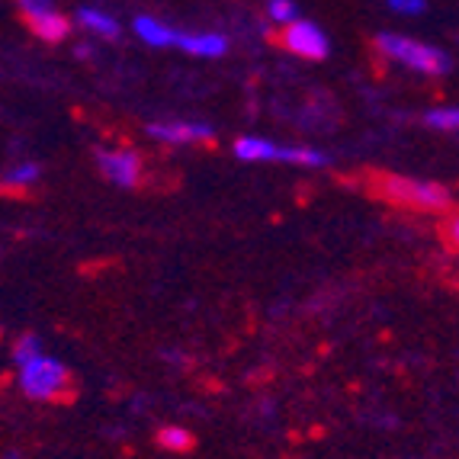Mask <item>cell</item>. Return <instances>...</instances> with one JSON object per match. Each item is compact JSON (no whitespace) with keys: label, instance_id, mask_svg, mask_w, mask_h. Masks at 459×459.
I'll use <instances>...</instances> for the list:
<instances>
[{"label":"cell","instance_id":"obj_1","mask_svg":"<svg viewBox=\"0 0 459 459\" xmlns=\"http://www.w3.org/2000/svg\"><path fill=\"white\" fill-rule=\"evenodd\" d=\"M376 48H379V55L418 71V74L440 77L453 68L446 52L428 46V42H418V39H411V36H398V32H379V36H376Z\"/></svg>","mask_w":459,"mask_h":459},{"label":"cell","instance_id":"obj_2","mask_svg":"<svg viewBox=\"0 0 459 459\" xmlns=\"http://www.w3.org/2000/svg\"><path fill=\"white\" fill-rule=\"evenodd\" d=\"M373 190L395 206L421 209V212H437V209L453 206V196L440 184H424V180H411V177L383 174L373 180Z\"/></svg>","mask_w":459,"mask_h":459},{"label":"cell","instance_id":"obj_3","mask_svg":"<svg viewBox=\"0 0 459 459\" xmlns=\"http://www.w3.org/2000/svg\"><path fill=\"white\" fill-rule=\"evenodd\" d=\"M65 385H68V369H65L58 360H52V357H46V353H39L36 360L20 367V389H23L30 398L46 402V398L58 395Z\"/></svg>","mask_w":459,"mask_h":459},{"label":"cell","instance_id":"obj_4","mask_svg":"<svg viewBox=\"0 0 459 459\" xmlns=\"http://www.w3.org/2000/svg\"><path fill=\"white\" fill-rule=\"evenodd\" d=\"M276 42H280L283 48H290L292 55H302V58H312V62L328 58V48H331L322 26L312 23V20H296V23H290L283 32H280Z\"/></svg>","mask_w":459,"mask_h":459},{"label":"cell","instance_id":"obj_5","mask_svg":"<svg viewBox=\"0 0 459 459\" xmlns=\"http://www.w3.org/2000/svg\"><path fill=\"white\" fill-rule=\"evenodd\" d=\"M20 13L30 23V30L46 42H62L71 32V20L58 13L48 0H20Z\"/></svg>","mask_w":459,"mask_h":459},{"label":"cell","instance_id":"obj_6","mask_svg":"<svg viewBox=\"0 0 459 459\" xmlns=\"http://www.w3.org/2000/svg\"><path fill=\"white\" fill-rule=\"evenodd\" d=\"M97 164L103 170V177L113 180L116 186H135L138 174H142L138 154L132 152H97Z\"/></svg>","mask_w":459,"mask_h":459},{"label":"cell","instance_id":"obj_7","mask_svg":"<svg viewBox=\"0 0 459 459\" xmlns=\"http://www.w3.org/2000/svg\"><path fill=\"white\" fill-rule=\"evenodd\" d=\"M174 46L186 55H196V58H219L229 52V39L219 32H177Z\"/></svg>","mask_w":459,"mask_h":459},{"label":"cell","instance_id":"obj_8","mask_svg":"<svg viewBox=\"0 0 459 459\" xmlns=\"http://www.w3.org/2000/svg\"><path fill=\"white\" fill-rule=\"evenodd\" d=\"M148 132H152L158 142H168V145H190V142L212 138V129L203 123H152Z\"/></svg>","mask_w":459,"mask_h":459},{"label":"cell","instance_id":"obj_9","mask_svg":"<svg viewBox=\"0 0 459 459\" xmlns=\"http://www.w3.org/2000/svg\"><path fill=\"white\" fill-rule=\"evenodd\" d=\"M132 30H135V36L142 39V42H148L152 48H164V46H174L177 39V30H170L168 23H161L158 16H135V23H132Z\"/></svg>","mask_w":459,"mask_h":459},{"label":"cell","instance_id":"obj_10","mask_svg":"<svg viewBox=\"0 0 459 459\" xmlns=\"http://www.w3.org/2000/svg\"><path fill=\"white\" fill-rule=\"evenodd\" d=\"M74 23H81L84 30L97 32V36H103V39L119 36V23H116V16L103 13V10H97V7H77L74 10Z\"/></svg>","mask_w":459,"mask_h":459},{"label":"cell","instance_id":"obj_11","mask_svg":"<svg viewBox=\"0 0 459 459\" xmlns=\"http://www.w3.org/2000/svg\"><path fill=\"white\" fill-rule=\"evenodd\" d=\"M276 148L267 138H238L235 154L241 161H276Z\"/></svg>","mask_w":459,"mask_h":459},{"label":"cell","instance_id":"obj_12","mask_svg":"<svg viewBox=\"0 0 459 459\" xmlns=\"http://www.w3.org/2000/svg\"><path fill=\"white\" fill-rule=\"evenodd\" d=\"M267 16L276 26H290L299 20V10L292 0H267Z\"/></svg>","mask_w":459,"mask_h":459},{"label":"cell","instance_id":"obj_13","mask_svg":"<svg viewBox=\"0 0 459 459\" xmlns=\"http://www.w3.org/2000/svg\"><path fill=\"white\" fill-rule=\"evenodd\" d=\"M424 123L430 126V129H440V132H459V109H430L428 116H424Z\"/></svg>","mask_w":459,"mask_h":459},{"label":"cell","instance_id":"obj_14","mask_svg":"<svg viewBox=\"0 0 459 459\" xmlns=\"http://www.w3.org/2000/svg\"><path fill=\"white\" fill-rule=\"evenodd\" d=\"M39 353H42V351H39V337H32V334L20 337V341H16V347H13L16 367H26L30 360H36Z\"/></svg>","mask_w":459,"mask_h":459},{"label":"cell","instance_id":"obj_15","mask_svg":"<svg viewBox=\"0 0 459 459\" xmlns=\"http://www.w3.org/2000/svg\"><path fill=\"white\" fill-rule=\"evenodd\" d=\"M36 180H39V164H20V168H13L4 177L7 186H26V184H36Z\"/></svg>","mask_w":459,"mask_h":459},{"label":"cell","instance_id":"obj_16","mask_svg":"<svg viewBox=\"0 0 459 459\" xmlns=\"http://www.w3.org/2000/svg\"><path fill=\"white\" fill-rule=\"evenodd\" d=\"M161 444L168 446V450H190L193 437L180 428H168V430H161Z\"/></svg>","mask_w":459,"mask_h":459},{"label":"cell","instance_id":"obj_17","mask_svg":"<svg viewBox=\"0 0 459 459\" xmlns=\"http://www.w3.org/2000/svg\"><path fill=\"white\" fill-rule=\"evenodd\" d=\"M389 10L402 16H421L428 10V0H389Z\"/></svg>","mask_w":459,"mask_h":459},{"label":"cell","instance_id":"obj_18","mask_svg":"<svg viewBox=\"0 0 459 459\" xmlns=\"http://www.w3.org/2000/svg\"><path fill=\"white\" fill-rule=\"evenodd\" d=\"M440 231H444V241L453 247V251H459V212L446 215L444 225H440Z\"/></svg>","mask_w":459,"mask_h":459}]
</instances>
